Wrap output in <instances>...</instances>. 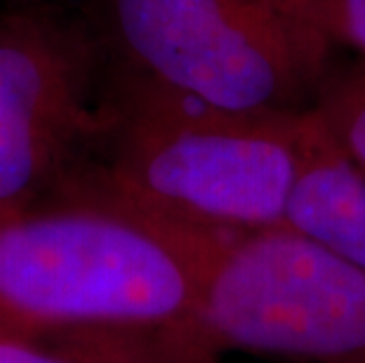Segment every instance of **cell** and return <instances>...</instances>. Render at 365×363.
<instances>
[{
    "instance_id": "cell-3",
    "label": "cell",
    "mask_w": 365,
    "mask_h": 363,
    "mask_svg": "<svg viewBox=\"0 0 365 363\" xmlns=\"http://www.w3.org/2000/svg\"><path fill=\"white\" fill-rule=\"evenodd\" d=\"M106 64L231 111H307L335 48L302 0H90Z\"/></svg>"
},
{
    "instance_id": "cell-4",
    "label": "cell",
    "mask_w": 365,
    "mask_h": 363,
    "mask_svg": "<svg viewBox=\"0 0 365 363\" xmlns=\"http://www.w3.org/2000/svg\"><path fill=\"white\" fill-rule=\"evenodd\" d=\"M175 335L215 357L365 363V272L287 224L222 236Z\"/></svg>"
},
{
    "instance_id": "cell-8",
    "label": "cell",
    "mask_w": 365,
    "mask_h": 363,
    "mask_svg": "<svg viewBox=\"0 0 365 363\" xmlns=\"http://www.w3.org/2000/svg\"><path fill=\"white\" fill-rule=\"evenodd\" d=\"M78 342L104 363H222V357L198 349L175 333L81 335Z\"/></svg>"
},
{
    "instance_id": "cell-9",
    "label": "cell",
    "mask_w": 365,
    "mask_h": 363,
    "mask_svg": "<svg viewBox=\"0 0 365 363\" xmlns=\"http://www.w3.org/2000/svg\"><path fill=\"white\" fill-rule=\"evenodd\" d=\"M302 5L332 45L354 50L365 61V0H302Z\"/></svg>"
},
{
    "instance_id": "cell-5",
    "label": "cell",
    "mask_w": 365,
    "mask_h": 363,
    "mask_svg": "<svg viewBox=\"0 0 365 363\" xmlns=\"http://www.w3.org/2000/svg\"><path fill=\"white\" fill-rule=\"evenodd\" d=\"M106 52L88 14L45 0L0 5V218L43 203L90 153Z\"/></svg>"
},
{
    "instance_id": "cell-10",
    "label": "cell",
    "mask_w": 365,
    "mask_h": 363,
    "mask_svg": "<svg viewBox=\"0 0 365 363\" xmlns=\"http://www.w3.org/2000/svg\"><path fill=\"white\" fill-rule=\"evenodd\" d=\"M0 363H104L64 337H41L0 328Z\"/></svg>"
},
{
    "instance_id": "cell-2",
    "label": "cell",
    "mask_w": 365,
    "mask_h": 363,
    "mask_svg": "<svg viewBox=\"0 0 365 363\" xmlns=\"http://www.w3.org/2000/svg\"><path fill=\"white\" fill-rule=\"evenodd\" d=\"M220 238L64 184L0 218V328L41 337L177 333L196 314Z\"/></svg>"
},
{
    "instance_id": "cell-1",
    "label": "cell",
    "mask_w": 365,
    "mask_h": 363,
    "mask_svg": "<svg viewBox=\"0 0 365 363\" xmlns=\"http://www.w3.org/2000/svg\"><path fill=\"white\" fill-rule=\"evenodd\" d=\"M318 140L309 109H220L106 64L99 135L66 184L200 236L250 234L285 224Z\"/></svg>"
},
{
    "instance_id": "cell-7",
    "label": "cell",
    "mask_w": 365,
    "mask_h": 363,
    "mask_svg": "<svg viewBox=\"0 0 365 363\" xmlns=\"http://www.w3.org/2000/svg\"><path fill=\"white\" fill-rule=\"evenodd\" d=\"M309 111L325 140L365 170V61L330 68Z\"/></svg>"
},
{
    "instance_id": "cell-6",
    "label": "cell",
    "mask_w": 365,
    "mask_h": 363,
    "mask_svg": "<svg viewBox=\"0 0 365 363\" xmlns=\"http://www.w3.org/2000/svg\"><path fill=\"white\" fill-rule=\"evenodd\" d=\"M285 224L365 272V170L323 133L292 191Z\"/></svg>"
}]
</instances>
